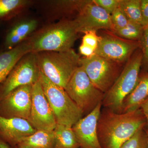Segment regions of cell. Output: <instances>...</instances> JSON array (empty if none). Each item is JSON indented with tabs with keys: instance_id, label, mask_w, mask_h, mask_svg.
<instances>
[{
	"instance_id": "603a6c76",
	"label": "cell",
	"mask_w": 148,
	"mask_h": 148,
	"mask_svg": "<svg viewBox=\"0 0 148 148\" xmlns=\"http://www.w3.org/2000/svg\"><path fill=\"white\" fill-rule=\"evenodd\" d=\"M87 1H59L53 3L55 8L61 13L69 14L76 13L77 15Z\"/></svg>"
},
{
	"instance_id": "cb8c5ba5",
	"label": "cell",
	"mask_w": 148,
	"mask_h": 148,
	"mask_svg": "<svg viewBox=\"0 0 148 148\" xmlns=\"http://www.w3.org/2000/svg\"><path fill=\"white\" fill-rule=\"evenodd\" d=\"M146 127L138 130L121 148H147L148 136Z\"/></svg>"
},
{
	"instance_id": "7c38bea8",
	"label": "cell",
	"mask_w": 148,
	"mask_h": 148,
	"mask_svg": "<svg viewBox=\"0 0 148 148\" xmlns=\"http://www.w3.org/2000/svg\"><path fill=\"white\" fill-rule=\"evenodd\" d=\"M78 33L100 29L112 32L111 14L96 5L93 0H87L73 19Z\"/></svg>"
},
{
	"instance_id": "836d02e7",
	"label": "cell",
	"mask_w": 148,
	"mask_h": 148,
	"mask_svg": "<svg viewBox=\"0 0 148 148\" xmlns=\"http://www.w3.org/2000/svg\"><path fill=\"white\" fill-rule=\"evenodd\" d=\"M146 130H147V133L148 136V130H147V129H146Z\"/></svg>"
},
{
	"instance_id": "4fadbf2b",
	"label": "cell",
	"mask_w": 148,
	"mask_h": 148,
	"mask_svg": "<svg viewBox=\"0 0 148 148\" xmlns=\"http://www.w3.org/2000/svg\"><path fill=\"white\" fill-rule=\"evenodd\" d=\"M102 108V103L98 104L72 127L80 148H101L97 133V123Z\"/></svg>"
},
{
	"instance_id": "6da1fadb",
	"label": "cell",
	"mask_w": 148,
	"mask_h": 148,
	"mask_svg": "<svg viewBox=\"0 0 148 148\" xmlns=\"http://www.w3.org/2000/svg\"><path fill=\"white\" fill-rule=\"evenodd\" d=\"M145 117L141 108L125 113L101 110L97 133L101 148H121L141 128L146 127Z\"/></svg>"
},
{
	"instance_id": "277c9868",
	"label": "cell",
	"mask_w": 148,
	"mask_h": 148,
	"mask_svg": "<svg viewBox=\"0 0 148 148\" xmlns=\"http://www.w3.org/2000/svg\"><path fill=\"white\" fill-rule=\"evenodd\" d=\"M143 59V52L140 48L130 57L119 76L105 93L102 107L116 113H121L123 101L138 82Z\"/></svg>"
},
{
	"instance_id": "ffe728a7",
	"label": "cell",
	"mask_w": 148,
	"mask_h": 148,
	"mask_svg": "<svg viewBox=\"0 0 148 148\" xmlns=\"http://www.w3.org/2000/svg\"><path fill=\"white\" fill-rule=\"evenodd\" d=\"M31 3L27 0H0V21H10Z\"/></svg>"
},
{
	"instance_id": "ba28073f",
	"label": "cell",
	"mask_w": 148,
	"mask_h": 148,
	"mask_svg": "<svg viewBox=\"0 0 148 148\" xmlns=\"http://www.w3.org/2000/svg\"><path fill=\"white\" fill-rule=\"evenodd\" d=\"M40 75L37 53H27L16 63L0 85V100L17 88L34 84L39 80Z\"/></svg>"
},
{
	"instance_id": "30bf717a",
	"label": "cell",
	"mask_w": 148,
	"mask_h": 148,
	"mask_svg": "<svg viewBox=\"0 0 148 148\" xmlns=\"http://www.w3.org/2000/svg\"><path fill=\"white\" fill-rule=\"evenodd\" d=\"M32 85L17 88L0 100V116L29 121L32 107Z\"/></svg>"
},
{
	"instance_id": "5b68a950",
	"label": "cell",
	"mask_w": 148,
	"mask_h": 148,
	"mask_svg": "<svg viewBox=\"0 0 148 148\" xmlns=\"http://www.w3.org/2000/svg\"><path fill=\"white\" fill-rule=\"evenodd\" d=\"M40 81L57 124L72 127L82 118V112L63 88L51 82L40 72Z\"/></svg>"
},
{
	"instance_id": "d6a6232c",
	"label": "cell",
	"mask_w": 148,
	"mask_h": 148,
	"mask_svg": "<svg viewBox=\"0 0 148 148\" xmlns=\"http://www.w3.org/2000/svg\"><path fill=\"white\" fill-rule=\"evenodd\" d=\"M23 148L19 147H16H16H12V148Z\"/></svg>"
},
{
	"instance_id": "83f0119b",
	"label": "cell",
	"mask_w": 148,
	"mask_h": 148,
	"mask_svg": "<svg viewBox=\"0 0 148 148\" xmlns=\"http://www.w3.org/2000/svg\"><path fill=\"white\" fill-rule=\"evenodd\" d=\"M140 42L141 49L143 52V63L148 67V25L144 27L143 35Z\"/></svg>"
},
{
	"instance_id": "484cf974",
	"label": "cell",
	"mask_w": 148,
	"mask_h": 148,
	"mask_svg": "<svg viewBox=\"0 0 148 148\" xmlns=\"http://www.w3.org/2000/svg\"><path fill=\"white\" fill-rule=\"evenodd\" d=\"M84 34L82 44L90 47L95 51L100 40V36L97 34L96 31H90Z\"/></svg>"
},
{
	"instance_id": "e0dca14e",
	"label": "cell",
	"mask_w": 148,
	"mask_h": 148,
	"mask_svg": "<svg viewBox=\"0 0 148 148\" xmlns=\"http://www.w3.org/2000/svg\"><path fill=\"white\" fill-rule=\"evenodd\" d=\"M148 98V72L140 75L135 88L123 103L121 113L130 112L140 108Z\"/></svg>"
},
{
	"instance_id": "52a82bcc",
	"label": "cell",
	"mask_w": 148,
	"mask_h": 148,
	"mask_svg": "<svg viewBox=\"0 0 148 148\" xmlns=\"http://www.w3.org/2000/svg\"><path fill=\"white\" fill-rule=\"evenodd\" d=\"M79 64L92 84L105 94L112 87L123 68L122 64L95 54L89 58H81Z\"/></svg>"
},
{
	"instance_id": "3957f363",
	"label": "cell",
	"mask_w": 148,
	"mask_h": 148,
	"mask_svg": "<svg viewBox=\"0 0 148 148\" xmlns=\"http://www.w3.org/2000/svg\"><path fill=\"white\" fill-rule=\"evenodd\" d=\"M40 71L53 83L65 89L80 66V57L73 48L62 51L36 53Z\"/></svg>"
},
{
	"instance_id": "d4e9b609",
	"label": "cell",
	"mask_w": 148,
	"mask_h": 148,
	"mask_svg": "<svg viewBox=\"0 0 148 148\" xmlns=\"http://www.w3.org/2000/svg\"><path fill=\"white\" fill-rule=\"evenodd\" d=\"M111 18L113 27L112 32L123 29L126 27L129 21L119 7L111 14Z\"/></svg>"
},
{
	"instance_id": "9a60e30c",
	"label": "cell",
	"mask_w": 148,
	"mask_h": 148,
	"mask_svg": "<svg viewBox=\"0 0 148 148\" xmlns=\"http://www.w3.org/2000/svg\"><path fill=\"white\" fill-rule=\"evenodd\" d=\"M38 21L28 19L15 21L6 30L2 42V50L12 49L32 35L38 27Z\"/></svg>"
},
{
	"instance_id": "ac0fdd59",
	"label": "cell",
	"mask_w": 148,
	"mask_h": 148,
	"mask_svg": "<svg viewBox=\"0 0 148 148\" xmlns=\"http://www.w3.org/2000/svg\"><path fill=\"white\" fill-rule=\"evenodd\" d=\"M55 145L53 130H37L22 138L16 146L23 148H55Z\"/></svg>"
},
{
	"instance_id": "9c48e42d",
	"label": "cell",
	"mask_w": 148,
	"mask_h": 148,
	"mask_svg": "<svg viewBox=\"0 0 148 148\" xmlns=\"http://www.w3.org/2000/svg\"><path fill=\"white\" fill-rule=\"evenodd\" d=\"M100 37L95 54L119 64L126 63L141 48L140 41L123 38L109 30L103 32Z\"/></svg>"
},
{
	"instance_id": "5bb4252c",
	"label": "cell",
	"mask_w": 148,
	"mask_h": 148,
	"mask_svg": "<svg viewBox=\"0 0 148 148\" xmlns=\"http://www.w3.org/2000/svg\"><path fill=\"white\" fill-rule=\"evenodd\" d=\"M27 120L8 118L0 116V138L11 148L17 145L22 138L37 131Z\"/></svg>"
},
{
	"instance_id": "7a4b0ae2",
	"label": "cell",
	"mask_w": 148,
	"mask_h": 148,
	"mask_svg": "<svg viewBox=\"0 0 148 148\" xmlns=\"http://www.w3.org/2000/svg\"><path fill=\"white\" fill-rule=\"evenodd\" d=\"M78 34L73 19H64L40 29L27 40L32 52L65 51L72 49Z\"/></svg>"
},
{
	"instance_id": "f546056e",
	"label": "cell",
	"mask_w": 148,
	"mask_h": 148,
	"mask_svg": "<svg viewBox=\"0 0 148 148\" xmlns=\"http://www.w3.org/2000/svg\"><path fill=\"white\" fill-rule=\"evenodd\" d=\"M79 51L80 54L83 56L85 58H89L95 54V50L92 48L88 46L83 44L79 47Z\"/></svg>"
},
{
	"instance_id": "d6986e66",
	"label": "cell",
	"mask_w": 148,
	"mask_h": 148,
	"mask_svg": "<svg viewBox=\"0 0 148 148\" xmlns=\"http://www.w3.org/2000/svg\"><path fill=\"white\" fill-rule=\"evenodd\" d=\"M55 148H79L72 127L56 124L53 130Z\"/></svg>"
},
{
	"instance_id": "e575fe53",
	"label": "cell",
	"mask_w": 148,
	"mask_h": 148,
	"mask_svg": "<svg viewBox=\"0 0 148 148\" xmlns=\"http://www.w3.org/2000/svg\"></svg>"
},
{
	"instance_id": "4dcf8cb0",
	"label": "cell",
	"mask_w": 148,
	"mask_h": 148,
	"mask_svg": "<svg viewBox=\"0 0 148 148\" xmlns=\"http://www.w3.org/2000/svg\"><path fill=\"white\" fill-rule=\"evenodd\" d=\"M140 108L143 111L144 115L145 117L146 121H147V125H146V129L148 130V98L146 99L142 105H141Z\"/></svg>"
},
{
	"instance_id": "7402d4cb",
	"label": "cell",
	"mask_w": 148,
	"mask_h": 148,
	"mask_svg": "<svg viewBox=\"0 0 148 148\" xmlns=\"http://www.w3.org/2000/svg\"><path fill=\"white\" fill-rule=\"evenodd\" d=\"M144 27L141 24L128 21L126 27L118 31L113 32L119 36L128 40L140 41L143 36Z\"/></svg>"
},
{
	"instance_id": "8fae6325",
	"label": "cell",
	"mask_w": 148,
	"mask_h": 148,
	"mask_svg": "<svg viewBox=\"0 0 148 148\" xmlns=\"http://www.w3.org/2000/svg\"><path fill=\"white\" fill-rule=\"evenodd\" d=\"M29 121L37 130L53 131L57 124L40 79L32 85V107Z\"/></svg>"
},
{
	"instance_id": "2e32d148",
	"label": "cell",
	"mask_w": 148,
	"mask_h": 148,
	"mask_svg": "<svg viewBox=\"0 0 148 148\" xmlns=\"http://www.w3.org/2000/svg\"><path fill=\"white\" fill-rule=\"evenodd\" d=\"M31 52L27 40L10 50H0V85L22 57Z\"/></svg>"
},
{
	"instance_id": "4316f807",
	"label": "cell",
	"mask_w": 148,
	"mask_h": 148,
	"mask_svg": "<svg viewBox=\"0 0 148 148\" xmlns=\"http://www.w3.org/2000/svg\"><path fill=\"white\" fill-rule=\"evenodd\" d=\"M96 5L110 14H112L119 6L120 0H93Z\"/></svg>"
},
{
	"instance_id": "44dd1931",
	"label": "cell",
	"mask_w": 148,
	"mask_h": 148,
	"mask_svg": "<svg viewBox=\"0 0 148 148\" xmlns=\"http://www.w3.org/2000/svg\"><path fill=\"white\" fill-rule=\"evenodd\" d=\"M119 7L129 21L142 25L141 0H120Z\"/></svg>"
},
{
	"instance_id": "8992f818",
	"label": "cell",
	"mask_w": 148,
	"mask_h": 148,
	"mask_svg": "<svg viewBox=\"0 0 148 148\" xmlns=\"http://www.w3.org/2000/svg\"><path fill=\"white\" fill-rule=\"evenodd\" d=\"M65 90L83 114L86 115L102 103L105 96V93L92 84L81 66L73 74Z\"/></svg>"
},
{
	"instance_id": "1f68e13d",
	"label": "cell",
	"mask_w": 148,
	"mask_h": 148,
	"mask_svg": "<svg viewBox=\"0 0 148 148\" xmlns=\"http://www.w3.org/2000/svg\"><path fill=\"white\" fill-rule=\"evenodd\" d=\"M0 148H11V147L0 138Z\"/></svg>"
},
{
	"instance_id": "f1b7e54d",
	"label": "cell",
	"mask_w": 148,
	"mask_h": 148,
	"mask_svg": "<svg viewBox=\"0 0 148 148\" xmlns=\"http://www.w3.org/2000/svg\"><path fill=\"white\" fill-rule=\"evenodd\" d=\"M142 25L143 27L148 25V0H141Z\"/></svg>"
}]
</instances>
